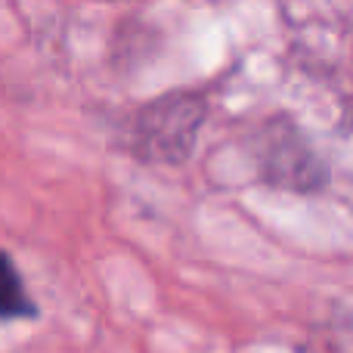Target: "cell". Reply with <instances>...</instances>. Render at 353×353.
<instances>
[{
    "mask_svg": "<svg viewBox=\"0 0 353 353\" xmlns=\"http://www.w3.org/2000/svg\"><path fill=\"white\" fill-rule=\"evenodd\" d=\"M37 313L10 254L0 251V319H31Z\"/></svg>",
    "mask_w": 353,
    "mask_h": 353,
    "instance_id": "cell-1",
    "label": "cell"
}]
</instances>
